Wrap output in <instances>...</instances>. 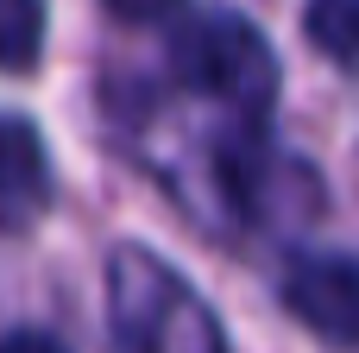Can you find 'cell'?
Instances as JSON below:
<instances>
[{"label":"cell","mask_w":359,"mask_h":353,"mask_svg":"<svg viewBox=\"0 0 359 353\" xmlns=\"http://www.w3.org/2000/svg\"><path fill=\"white\" fill-rule=\"evenodd\" d=\"M0 353H69L57 335H44V328H6L0 335Z\"/></svg>","instance_id":"8"},{"label":"cell","mask_w":359,"mask_h":353,"mask_svg":"<svg viewBox=\"0 0 359 353\" xmlns=\"http://www.w3.org/2000/svg\"><path fill=\"white\" fill-rule=\"evenodd\" d=\"M170 69H177L183 88L233 107L246 126L265 120L271 101H278V57H271L265 32L246 13H233V6L189 13L177 25V38H170Z\"/></svg>","instance_id":"1"},{"label":"cell","mask_w":359,"mask_h":353,"mask_svg":"<svg viewBox=\"0 0 359 353\" xmlns=\"http://www.w3.org/2000/svg\"><path fill=\"white\" fill-rule=\"evenodd\" d=\"M183 0H107V13L120 19V25H158V19H170Z\"/></svg>","instance_id":"7"},{"label":"cell","mask_w":359,"mask_h":353,"mask_svg":"<svg viewBox=\"0 0 359 353\" xmlns=\"http://www.w3.org/2000/svg\"><path fill=\"white\" fill-rule=\"evenodd\" d=\"M50 208V158L32 120L0 114V227L25 234Z\"/></svg>","instance_id":"4"},{"label":"cell","mask_w":359,"mask_h":353,"mask_svg":"<svg viewBox=\"0 0 359 353\" xmlns=\"http://www.w3.org/2000/svg\"><path fill=\"white\" fill-rule=\"evenodd\" d=\"M303 25H309V38H316L341 69L353 63V0H309V19H303Z\"/></svg>","instance_id":"6"},{"label":"cell","mask_w":359,"mask_h":353,"mask_svg":"<svg viewBox=\"0 0 359 353\" xmlns=\"http://www.w3.org/2000/svg\"><path fill=\"white\" fill-rule=\"evenodd\" d=\"M44 51V0H0V69H32Z\"/></svg>","instance_id":"5"},{"label":"cell","mask_w":359,"mask_h":353,"mask_svg":"<svg viewBox=\"0 0 359 353\" xmlns=\"http://www.w3.org/2000/svg\"><path fill=\"white\" fill-rule=\"evenodd\" d=\"M107 291H114V328L126 353H221V328L196 303V291L170 265L145 259L139 246L114 253Z\"/></svg>","instance_id":"2"},{"label":"cell","mask_w":359,"mask_h":353,"mask_svg":"<svg viewBox=\"0 0 359 353\" xmlns=\"http://www.w3.org/2000/svg\"><path fill=\"white\" fill-rule=\"evenodd\" d=\"M284 303L328 347L347 353L359 341V272H353L347 253H309V259H297L284 272Z\"/></svg>","instance_id":"3"}]
</instances>
